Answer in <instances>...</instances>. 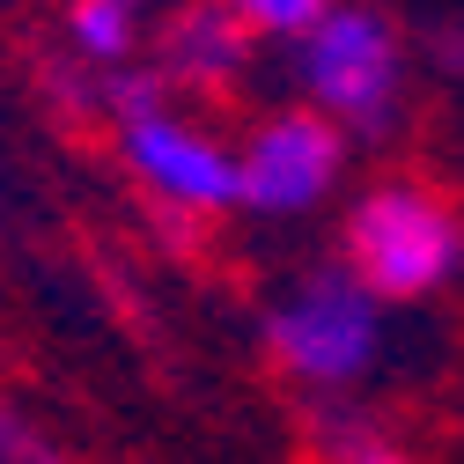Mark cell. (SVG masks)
Here are the masks:
<instances>
[{"label":"cell","mask_w":464,"mask_h":464,"mask_svg":"<svg viewBox=\"0 0 464 464\" xmlns=\"http://www.w3.org/2000/svg\"><path fill=\"white\" fill-rule=\"evenodd\" d=\"M103 126L155 228H169L178 244L237 214V140L207 111H192L155 67H119L103 82Z\"/></svg>","instance_id":"obj_1"},{"label":"cell","mask_w":464,"mask_h":464,"mask_svg":"<svg viewBox=\"0 0 464 464\" xmlns=\"http://www.w3.org/2000/svg\"><path fill=\"white\" fill-rule=\"evenodd\" d=\"M287 52H295V96L317 103L354 148H383L405 126V111H413V37L398 30L391 8L339 0Z\"/></svg>","instance_id":"obj_2"},{"label":"cell","mask_w":464,"mask_h":464,"mask_svg":"<svg viewBox=\"0 0 464 464\" xmlns=\"http://www.w3.org/2000/svg\"><path fill=\"white\" fill-rule=\"evenodd\" d=\"M346 273H354L383 310L398 303H428L464 273V207L435 185V178H391L362 185L339 214V251Z\"/></svg>","instance_id":"obj_3"},{"label":"cell","mask_w":464,"mask_h":464,"mask_svg":"<svg viewBox=\"0 0 464 464\" xmlns=\"http://www.w3.org/2000/svg\"><path fill=\"white\" fill-rule=\"evenodd\" d=\"M258 346L266 369L303 398H354V383L383 362V303L339 258L310 266L258 310Z\"/></svg>","instance_id":"obj_4"},{"label":"cell","mask_w":464,"mask_h":464,"mask_svg":"<svg viewBox=\"0 0 464 464\" xmlns=\"http://www.w3.org/2000/svg\"><path fill=\"white\" fill-rule=\"evenodd\" d=\"M346 169H354V140H346L317 103H280L237 140V214L251 221H303L339 199Z\"/></svg>","instance_id":"obj_5"},{"label":"cell","mask_w":464,"mask_h":464,"mask_svg":"<svg viewBox=\"0 0 464 464\" xmlns=\"http://www.w3.org/2000/svg\"><path fill=\"white\" fill-rule=\"evenodd\" d=\"M148 67L185 103H228L258 67V30L221 0H169L148 23Z\"/></svg>","instance_id":"obj_6"},{"label":"cell","mask_w":464,"mask_h":464,"mask_svg":"<svg viewBox=\"0 0 464 464\" xmlns=\"http://www.w3.org/2000/svg\"><path fill=\"white\" fill-rule=\"evenodd\" d=\"M303 457L310 464H420L413 442H405L383 413L354 398H310L303 413Z\"/></svg>","instance_id":"obj_7"},{"label":"cell","mask_w":464,"mask_h":464,"mask_svg":"<svg viewBox=\"0 0 464 464\" xmlns=\"http://www.w3.org/2000/svg\"><path fill=\"white\" fill-rule=\"evenodd\" d=\"M169 0H60V30H67V60L119 74L148 52V23Z\"/></svg>","instance_id":"obj_8"},{"label":"cell","mask_w":464,"mask_h":464,"mask_svg":"<svg viewBox=\"0 0 464 464\" xmlns=\"http://www.w3.org/2000/svg\"><path fill=\"white\" fill-rule=\"evenodd\" d=\"M221 8H237V15L258 30V44H295L317 15L339 8V0H221Z\"/></svg>","instance_id":"obj_9"},{"label":"cell","mask_w":464,"mask_h":464,"mask_svg":"<svg viewBox=\"0 0 464 464\" xmlns=\"http://www.w3.org/2000/svg\"><path fill=\"white\" fill-rule=\"evenodd\" d=\"M0 464H67V457L52 450L23 413H8V405H0Z\"/></svg>","instance_id":"obj_10"},{"label":"cell","mask_w":464,"mask_h":464,"mask_svg":"<svg viewBox=\"0 0 464 464\" xmlns=\"http://www.w3.org/2000/svg\"><path fill=\"white\" fill-rule=\"evenodd\" d=\"M428 67H435V74H464V23H442V30L428 37Z\"/></svg>","instance_id":"obj_11"}]
</instances>
